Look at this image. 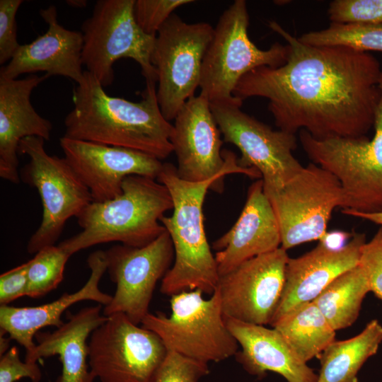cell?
Returning a JSON list of instances; mask_svg holds the SVG:
<instances>
[{"instance_id": "20", "label": "cell", "mask_w": 382, "mask_h": 382, "mask_svg": "<svg viewBox=\"0 0 382 382\" xmlns=\"http://www.w3.org/2000/svg\"><path fill=\"white\" fill-rule=\"evenodd\" d=\"M364 233H354L340 249L322 243L304 255L289 259L282 296L270 325L299 304L313 301L335 279L359 263L366 243Z\"/></svg>"}, {"instance_id": "40", "label": "cell", "mask_w": 382, "mask_h": 382, "mask_svg": "<svg viewBox=\"0 0 382 382\" xmlns=\"http://www.w3.org/2000/svg\"><path fill=\"white\" fill-rule=\"evenodd\" d=\"M66 3L74 8H85L87 5L86 0H68L66 1Z\"/></svg>"}, {"instance_id": "3", "label": "cell", "mask_w": 382, "mask_h": 382, "mask_svg": "<svg viewBox=\"0 0 382 382\" xmlns=\"http://www.w3.org/2000/svg\"><path fill=\"white\" fill-rule=\"evenodd\" d=\"M219 175L201 182L180 179L176 167L163 163L157 180L168 190L173 214L160 222L169 234L174 248V262L161 280L160 291L168 296L199 289L212 294L219 274L215 256L208 243L204 226L203 204L209 189L219 191Z\"/></svg>"}, {"instance_id": "9", "label": "cell", "mask_w": 382, "mask_h": 382, "mask_svg": "<svg viewBox=\"0 0 382 382\" xmlns=\"http://www.w3.org/2000/svg\"><path fill=\"white\" fill-rule=\"evenodd\" d=\"M18 151L29 158L21 171V179L36 188L42 205L40 225L27 245L28 253L35 254L45 247L54 245L66 221L76 218L93 199L65 158L47 153L43 139L24 138Z\"/></svg>"}, {"instance_id": "35", "label": "cell", "mask_w": 382, "mask_h": 382, "mask_svg": "<svg viewBox=\"0 0 382 382\" xmlns=\"http://www.w3.org/2000/svg\"><path fill=\"white\" fill-rule=\"evenodd\" d=\"M42 371L37 363L22 361L18 348L11 347L0 358V382H16L28 378L32 382H40Z\"/></svg>"}, {"instance_id": "14", "label": "cell", "mask_w": 382, "mask_h": 382, "mask_svg": "<svg viewBox=\"0 0 382 382\" xmlns=\"http://www.w3.org/2000/svg\"><path fill=\"white\" fill-rule=\"evenodd\" d=\"M174 120L170 141L180 179L201 182L233 173L262 179L255 168L241 166L233 152L221 151L224 140L207 98L199 94L188 99Z\"/></svg>"}, {"instance_id": "32", "label": "cell", "mask_w": 382, "mask_h": 382, "mask_svg": "<svg viewBox=\"0 0 382 382\" xmlns=\"http://www.w3.org/2000/svg\"><path fill=\"white\" fill-rule=\"evenodd\" d=\"M192 0H135V19L144 33L156 36L161 27L178 7Z\"/></svg>"}, {"instance_id": "5", "label": "cell", "mask_w": 382, "mask_h": 382, "mask_svg": "<svg viewBox=\"0 0 382 382\" xmlns=\"http://www.w3.org/2000/svg\"><path fill=\"white\" fill-rule=\"evenodd\" d=\"M380 96L371 139L332 137L316 139L306 130L299 140L312 163L334 175L344 195L342 209L361 213L382 212V70Z\"/></svg>"}, {"instance_id": "38", "label": "cell", "mask_w": 382, "mask_h": 382, "mask_svg": "<svg viewBox=\"0 0 382 382\" xmlns=\"http://www.w3.org/2000/svg\"><path fill=\"white\" fill-rule=\"evenodd\" d=\"M342 213L363 219H366L382 227V212L376 213H361L351 211L349 209H342Z\"/></svg>"}, {"instance_id": "10", "label": "cell", "mask_w": 382, "mask_h": 382, "mask_svg": "<svg viewBox=\"0 0 382 382\" xmlns=\"http://www.w3.org/2000/svg\"><path fill=\"white\" fill-rule=\"evenodd\" d=\"M243 100L235 97L210 103L224 141L241 151V166L254 168L262 176L264 190L282 188L302 170L294 157L295 134L274 130L241 110Z\"/></svg>"}, {"instance_id": "11", "label": "cell", "mask_w": 382, "mask_h": 382, "mask_svg": "<svg viewBox=\"0 0 382 382\" xmlns=\"http://www.w3.org/2000/svg\"><path fill=\"white\" fill-rule=\"evenodd\" d=\"M213 34L209 23H187L175 13L158 31L151 62L158 76V102L168 121L174 120L186 101L195 96Z\"/></svg>"}, {"instance_id": "26", "label": "cell", "mask_w": 382, "mask_h": 382, "mask_svg": "<svg viewBox=\"0 0 382 382\" xmlns=\"http://www.w3.org/2000/svg\"><path fill=\"white\" fill-rule=\"evenodd\" d=\"M270 325L306 363L335 341V330L313 301L294 306Z\"/></svg>"}, {"instance_id": "34", "label": "cell", "mask_w": 382, "mask_h": 382, "mask_svg": "<svg viewBox=\"0 0 382 382\" xmlns=\"http://www.w3.org/2000/svg\"><path fill=\"white\" fill-rule=\"evenodd\" d=\"M359 265L364 271L371 291L382 301V227L363 245Z\"/></svg>"}, {"instance_id": "33", "label": "cell", "mask_w": 382, "mask_h": 382, "mask_svg": "<svg viewBox=\"0 0 382 382\" xmlns=\"http://www.w3.org/2000/svg\"><path fill=\"white\" fill-rule=\"evenodd\" d=\"M22 0H0V64L8 62L21 44L17 40V11Z\"/></svg>"}, {"instance_id": "4", "label": "cell", "mask_w": 382, "mask_h": 382, "mask_svg": "<svg viewBox=\"0 0 382 382\" xmlns=\"http://www.w3.org/2000/svg\"><path fill=\"white\" fill-rule=\"evenodd\" d=\"M122 188L115 198L85 207L76 217L82 231L58 245L71 255L110 242L139 248L166 231L160 219L173 205L164 185L151 178L130 175Z\"/></svg>"}, {"instance_id": "24", "label": "cell", "mask_w": 382, "mask_h": 382, "mask_svg": "<svg viewBox=\"0 0 382 382\" xmlns=\"http://www.w3.org/2000/svg\"><path fill=\"white\" fill-rule=\"evenodd\" d=\"M68 320L52 332H37L35 347L25 352V361L37 363L40 358L58 355L62 364L54 382H93L96 377L88 364L87 339L108 319L101 305L69 313Z\"/></svg>"}, {"instance_id": "22", "label": "cell", "mask_w": 382, "mask_h": 382, "mask_svg": "<svg viewBox=\"0 0 382 382\" xmlns=\"http://www.w3.org/2000/svg\"><path fill=\"white\" fill-rule=\"evenodd\" d=\"M87 263L91 274L85 284L74 293H64L51 303L37 306L15 307L0 306L1 334L8 333L11 340L24 347L25 352H31L36 344L33 339L37 332L47 326L60 328L64 323L61 317L71 306L82 301H93L108 305L112 296L100 289V281L107 271V260L103 250L91 253Z\"/></svg>"}, {"instance_id": "15", "label": "cell", "mask_w": 382, "mask_h": 382, "mask_svg": "<svg viewBox=\"0 0 382 382\" xmlns=\"http://www.w3.org/2000/svg\"><path fill=\"white\" fill-rule=\"evenodd\" d=\"M107 271L116 284L105 316L122 313L134 324H141L149 313L153 293L159 280L170 269L174 248L168 232L143 247L115 245L105 251Z\"/></svg>"}, {"instance_id": "37", "label": "cell", "mask_w": 382, "mask_h": 382, "mask_svg": "<svg viewBox=\"0 0 382 382\" xmlns=\"http://www.w3.org/2000/svg\"><path fill=\"white\" fill-rule=\"evenodd\" d=\"M349 233L341 231L327 232L320 240V242L330 248L340 249L347 245L345 243L349 236Z\"/></svg>"}, {"instance_id": "36", "label": "cell", "mask_w": 382, "mask_h": 382, "mask_svg": "<svg viewBox=\"0 0 382 382\" xmlns=\"http://www.w3.org/2000/svg\"><path fill=\"white\" fill-rule=\"evenodd\" d=\"M27 262L9 270L0 275V304L8 305L26 295Z\"/></svg>"}, {"instance_id": "1", "label": "cell", "mask_w": 382, "mask_h": 382, "mask_svg": "<svg viewBox=\"0 0 382 382\" xmlns=\"http://www.w3.org/2000/svg\"><path fill=\"white\" fill-rule=\"evenodd\" d=\"M268 26L289 46L286 62L245 74L233 95L268 100L279 129H304L316 139L359 138L374 127L380 96V62L368 52L301 42L275 21Z\"/></svg>"}, {"instance_id": "13", "label": "cell", "mask_w": 382, "mask_h": 382, "mask_svg": "<svg viewBox=\"0 0 382 382\" xmlns=\"http://www.w3.org/2000/svg\"><path fill=\"white\" fill-rule=\"evenodd\" d=\"M168 350L154 332L117 313L88 342L90 369L100 382H154Z\"/></svg>"}, {"instance_id": "30", "label": "cell", "mask_w": 382, "mask_h": 382, "mask_svg": "<svg viewBox=\"0 0 382 382\" xmlns=\"http://www.w3.org/2000/svg\"><path fill=\"white\" fill-rule=\"evenodd\" d=\"M328 14L334 23H382V0H334Z\"/></svg>"}, {"instance_id": "29", "label": "cell", "mask_w": 382, "mask_h": 382, "mask_svg": "<svg viewBox=\"0 0 382 382\" xmlns=\"http://www.w3.org/2000/svg\"><path fill=\"white\" fill-rule=\"evenodd\" d=\"M71 255L60 246H47L27 262L26 295L37 298L56 289L64 278L66 262Z\"/></svg>"}, {"instance_id": "12", "label": "cell", "mask_w": 382, "mask_h": 382, "mask_svg": "<svg viewBox=\"0 0 382 382\" xmlns=\"http://www.w3.org/2000/svg\"><path fill=\"white\" fill-rule=\"evenodd\" d=\"M264 192L279 225L281 247L286 250L320 241L327 233L333 210L344 205L340 181L312 162L282 188Z\"/></svg>"}, {"instance_id": "39", "label": "cell", "mask_w": 382, "mask_h": 382, "mask_svg": "<svg viewBox=\"0 0 382 382\" xmlns=\"http://www.w3.org/2000/svg\"><path fill=\"white\" fill-rule=\"evenodd\" d=\"M4 334H0V356L6 352L9 348L10 338L4 337Z\"/></svg>"}, {"instance_id": "28", "label": "cell", "mask_w": 382, "mask_h": 382, "mask_svg": "<svg viewBox=\"0 0 382 382\" xmlns=\"http://www.w3.org/2000/svg\"><path fill=\"white\" fill-rule=\"evenodd\" d=\"M298 39L311 46L343 47L364 52H382V23L331 22L327 28L308 32Z\"/></svg>"}, {"instance_id": "21", "label": "cell", "mask_w": 382, "mask_h": 382, "mask_svg": "<svg viewBox=\"0 0 382 382\" xmlns=\"http://www.w3.org/2000/svg\"><path fill=\"white\" fill-rule=\"evenodd\" d=\"M47 74H35L22 79L0 76V177L14 184L21 180L18 146L26 137L50 139L52 125L40 116L30 102V96Z\"/></svg>"}, {"instance_id": "19", "label": "cell", "mask_w": 382, "mask_h": 382, "mask_svg": "<svg viewBox=\"0 0 382 382\" xmlns=\"http://www.w3.org/2000/svg\"><path fill=\"white\" fill-rule=\"evenodd\" d=\"M281 236L272 207L257 179L248 189L243 210L234 225L212 244L219 274L243 262L279 248Z\"/></svg>"}, {"instance_id": "23", "label": "cell", "mask_w": 382, "mask_h": 382, "mask_svg": "<svg viewBox=\"0 0 382 382\" xmlns=\"http://www.w3.org/2000/svg\"><path fill=\"white\" fill-rule=\"evenodd\" d=\"M226 325L241 347L235 357L250 374L263 377L275 372L287 382H317L318 374L295 353L274 328L225 318Z\"/></svg>"}, {"instance_id": "16", "label": "cell", "mask_w": 382, "mask_h": 382, "mask_svg": "<svg viewBox=\"0 0 382 382\" xmlns=\"http://www.w3.org/2000/svg\"><path fill=\"white\" fill-rule=\"evenodd\" d=\"M289 257L282 247L247 260L219 276L224 318L270 324L279 303Z\"/></svg>"}, {"instance_id": "25", "label": "cell", "mask_w": 382, "mask_h": 382, "mask_svg": "<svg viewBox=\"0 0 382 382\" xmlns=\"http://www.w3.org/2000/svg\"><path fill=\"white\" fill-rule=\"evenodd\" d=\"M382 342V325L374 319L357 336L334 341L320 357L317 382H358L357 374Z\"/></svg>"}, {"instance_id": "18", "label": "cell", "mask_w": 382, "mask_h": 382, "mask_svg": "<svg viewBox=\"0 0 382 382\" xmlns=\"http://www.w3.org/2000/svg\"><path fill=\"white\" fill-rule=\"evenodd\" d=\"M48 28L33 41L21 45L11 60L0 70V76L16 79L23 74L44 71L48 77L59 75L76 84L83 77L82 70L83 35L58 23L57 8L51 5L40 11Z\"/></svg>"}, {"instance_id": "2", "label": "cell", "mask_w": 382, "mask_h": 382, "mask_svg": "<svg viewBox=\"0 0 382 382\" xmlns=\"http://www.w3.org/2000/svg\"><path fill=\"white\" fill-rule=\"evenodd\" d=\"M139 102L109 96L84 71L73 92L74 108L64 119V137L137 150L160 160L173 151V125L162 115L156 82L146 81Z\"/></svg>"}, {"instance_id": "27", "label": "cell", "mask_w": 382, "mask_h": 382, "mask_svg": "<svg viewBox=\"0 0 382 382\" xmlns=\"http://www.w3.org/2000/svg\"><path fill=\"white\" fill-rule=\"evenodd\" d=\"M369 291L367 277L358 265L335 279L313 301L336 331L355 322Z\"/></svg>"}, {"instance_id": "8", "label": "cell", "mask_w": 382, "mask_h": 382, "mask_svg": "<svg viewBox=\"0 0 382 382\" xmlns=\"http://www.w3.org/2000/svg\"><path fill=\"white\" fill-rule=\"evenodd\" d=\"M135 0H98L81 25L82 63L103 87L114 80L113 64L130 58L141 66L146 81L157 82L151 62L156 36L143 31L134 13Z\"/></svg>"}, {"instance_id": "41", "label": "cell", "mask_w": 382, "mask_h": 382, "mask_svg": "<svg viewBox=\"0 0 382 382\" xmlns=\"http://www.w3.org/2000/svg\"><path fill=\"white\" fill-rule=\"evenodd\" d=\"M381 382H382V381H381Z\"/></svg>"}, {"instance_id": "17", "label": "cell", "mask_w": 382, "mask_h": 382, "mask_svg": "<svg viewBox=\"0 0 382 382\" xmlns=\"http://www.w3.org/2000/svg\"><path fill=\"white\" fill-rule=\"evenodd\" d=\"M59 146L64 158L89 190L93 202L120 195L124 180L130 175L157 179L163 163L134 149L62 137Z\"/></svg>"}, {"instance_id": "6", "label": "cell", "mask_w": 382, "mask_h": 382, "mask_svg": "<svg viewBox=\"0 0 382 382\" xmlns=\"http://www.w3.org/2000/svg\"><path fill=\"white\" fill-rule=\"evenodd\" d=\"M170 303L169 316L149 313L141 323L167 350L206 364L236 355L238 343L226 325L217 289L209 299L199 289L183 291L172 295Z\"/></svg>"}, {"instance_id": "7", "label": "cell", "mask_w": 382, "mask_h": 382, "mask_svg": "<svg viewBox=\"0 0 382 382\" xmlns=\"http://www.w3.org/2000/svg\"><path fill=\"white\" fill-rule=\"evenodd\" d=\"M247 3L236 0L221 15L214 28L201 70L200 95L210 103L233 96L239 80L260 66L284 64L289 46L275 42L267 50L257 47L248 36Z\"/></svg>"}, {"instance_id": "31", "label": "cell", "mask_w": 382, "mask_h": 382, "mask_svg": "<svg viewBox=\"0 0 382 382\" xmlns=\"http://www.w3.org/2000/svg\"><path fill=\"white\" fill-rule=\"evenodd\" d=\"M209 373L208 364L168 350L154 382H198Z\"/></svg>"}]
</instances>
